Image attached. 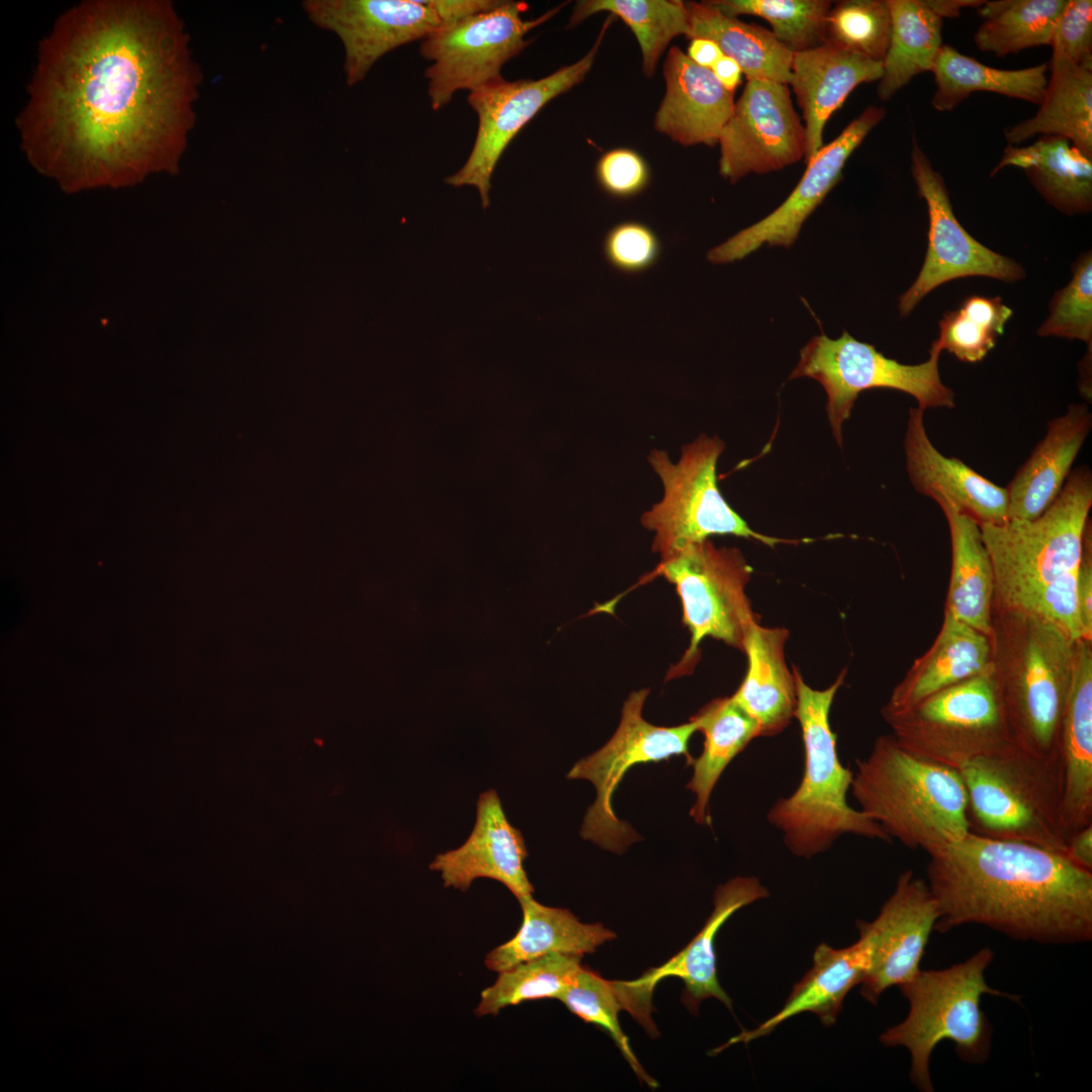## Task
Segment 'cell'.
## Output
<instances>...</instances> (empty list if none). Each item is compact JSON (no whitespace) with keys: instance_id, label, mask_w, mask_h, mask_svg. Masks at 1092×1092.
<instances>
[{"instance_id":"obj_1","label":"cell","mask_w":1092,"mask_h":1092,"mask_svg":"<svg viewBox=\"0 0 1092 1092\" xmlns=\"http://www.w3.org/2000/svg\"><path fill=\"white\" fill-rule=\"evenodd\" d=\"M168 0H86L39 43L16 125L39 173L68 191L176 174L202 73Z\"/></svg>"},{"instance_id":"obj_2","label":"cell","mask_w":1092,"mask_h":1092,"mask_svg":"<svg viewBox=\"0 0 1092 1092\" xmlns=\"http://www.w3.org/2000/svg\"><path fill=\"white\" fill-rule=\"evenodd\" d=\"M928 855L935 931L975 923L1023 941L1091 940L1092 872L1066 854L970 831Z\"/></svg>"},{"instance_id":"obj_3","label":"cell","mask_w":1092,"mask_h":1092,"mask_svg":"<svg viewBox=\"0 0 1092 1092\" xmlns=\"http://www.w3.org/2000/svg\"><path fill=\"white\" fill-rule=\"evenodd\" d=\"M797 692L794 714L800 724L804 770L797 789L769 808L766 819L783 835L789 851L807 859L828 850L842 835L853 834L890 842L878 823L847 802L853 771L838 756L830 710L843 685L845 669L826 689L808 686L793 666Z\"/></svg>"},{"instance_id":"obj_4","label":"cell","mask_w":1092,"mask_h":1092,"mask_svg":"<svg viewBox=\"0 0 1092 1092\" xmlns=\"http://www.w3.org/2000/svg\"><path fill=\"white\" fill-rule=\"evenodd\" d=\"M850 790L859 810L908 848L928 854L971 831L960 771L911 753L893 734L856 761Z\"/></svg>"},{"instance_id":"obj_5","label":"cell","mask_w":1092,"mask_h":1092,"mask_svg":"<svg viewBox=\"0 0 1092 1092\" xmlns=\"http://www.w3.org/2000/svg\"><path fill=\"white\" fill-rule=\"evenodd\" d=\"M993 665L1012 741L1039 756H1060V724L1075 643L1037 617L992 608Z\"/></svg>"},{"instance_id":"obj_6","label":"cell","mask_w":1092,"mask_h":1092,"mask_svg":"<svg viewBox=\"0 0 1092 1092\" xmlns=\"http://www.w3.org/2000/svg\"><path fill=\"white\" fill-rule=\"evenodd\" d=\"M994 953L982 948L968 960L942 970H920L899 987L909 1003L906 1018L883 1032L887 1048L902 1045L911 1056L910 1080L923 1092H932L929 1061L943 1040L954 1043L958 1057L969 1064H983L991 1051L992 1027L981 1008L983 995L1017 1001L987 984L985 972Z\"/></svg>"},{"instance_id":"obj_7","label":"cell","mask_w":1092,"mask_h":1092,"mask_svg":"<svg viewBox=\"0 0 1092 1092\" xmlns=\"http://www.w3.org/2000/svg\"><path fill=\"white\" fill-rule=\"evenodd\" d=\"M972 832L1066 854L1064 778L1060 756L1032 754L1014 742L958 769Z\"/></svg>"},{"instance_id":"obj_8","label":"cell","mask_w":1092,"mask_h":1092,"mask_svg":"<svg viewBox=\"0 0 1092 1092\" xmlns=\"http://www.w3.org/2000/svg\"><path fill=\"white\" fill-rule=\"evenodd\" d=\"M725 448L717 436L701 435L681 447L677 462L666 451L652 450L648 462L658 475L662 498L641 516V524L654 534L652 551L665 560L688 546L714 535L753 539L769 547L797 544L752 530L722 495L716 467Z\"/></svg>"},{"instance_id":"obj_9","label":"cell","mask_w":1092,"mask_h":1092,"mask_svg":"<svg viewBox=\"0 0 1092 1092\" xmlns=\"http://www.w3.org/2000/svg\"><path fill=\"white\" fill-rule=\"evenodd\" d=\"M1092 507V474L1072 470L1059 495L1037 518L982 525L995 580L993 603L1075 570Z\"/></svg>"},{"instance_id":"obj_10","label":"cell","mask_w":1092,"mask_h":1092,"mask_svg":"<svg viewBox=\"0 0 1092 1092\" xmlns=\"http://www.w3.org/2000/svg\"><path fill=\"white\" fill-rule=\"evenodd\" d=\"M881 713L903 748L956 769L1013 742L994 665L912 707Z\"/></svg>"},{"instance_id":"obj_11","label":"cell","mask_w":1092,"mask_h":1092,"mask_svg":"<svg viewBox=\"0 0 1092 1092\" xmlns=\"http://www.w3.org/2000/svg\"><path fill=\"white\" fill-rule=\"evenodd\" d=\"M942 349L935 340L926 361L907 365L887 358L873 345L857 341L846 331L837 339L824 334L813 337L800 350V360L790 379L809 377L827 395V417L837 444L858 394L872 388H890L912 395L918 408L953 407L954 392L942 383L938 360Z\"/></svg>"},{"instance_id":"obj_12","label":"cell","mask_w":1092,"mask_h":1092,"mask_svg":"<svg viewBox=\"0 0 1092 1092\" xmlns=\"http://www.w3.org/2000/svg\"><path fill=\"white\" fill-rule=\"evenodd\" d=\"M751 573L738 548L717 547L709 539L660 560L651 576H662L675 585L682 622L691 633L689 648L667 678L693 671L706 637L743 651L748 627L759 621L746 595Z\"/></svg>"},{"instance_id":"obj_13","label":"cell","mask_w":1092,"mask_h":1092,"mask_svg":"<svg viewBox=\"0 0 1092 1092\" xmlns=\"http://www.w3.org/2000/svg\"><path fill=\"white\" fill-rule=\"evenodd\" d=\"M566 3L535 19H524V1L500 5L443 25L422 40L421 55L431 64L425 71L431 107L439 110L460 90L473 91L503 79L504 65L529 44L525 36L553 17Z\"/></svg>"},{"instance_id":"obj_14","label":"cell","mask_w":1092,"mask_h":1092,"mask_svg":"<svg viewBox=\"0 0 1092 1092\" xmlns=\"http://www.w3.org/2000/svg\"><path fill=\"white\" fill-rule=\"evenodd\" d=\"M649 690L632 692L624 702L620 724L610 740L598 751L578 760L567 778L589 781L597 798L588 808L580 835L601 847L623 851L638 840L637 834L620 821L612 806V797L629 768L636 764L659 762L684 755L691 765L690 740L698 731L695 721L672 726H656L642 716Z\"/></svg>"},{"instance_id":"obj_15","label":"cell","mask_w":1092,"mask_h":1092,"mask_svg":"<svg viewBox=\"0 0 1092 1092\" xmlns=\"http://www.w3.org/2000/svg\"><path fill=\"white\" fill-rule=\"evenodd\" d=\"M612 17L610 15L605 21L593 48L577 62L540 79L507 81L503 78L470 91L467 101L478 118L476 136L463 166L445 178V182L453 187H475L482 207L487 208L491 178L505 150L549 101L584 79Z\"/></svg>"},{"instance_id":"obj_16","label":"cell","mask_w":1092,"mask_h":1092,"mask_svg":"<svg viewBox=\"0 0 1092 1092\" xmlns=\"http://www.w3.org/2000/svg\"><path fill=\"white\" fill-rule=\"evenodd\" d=\"M911 173L919 197L928 211V245L921 270L899 298V312L908 315L931 290L958 278L990 277L1004 282L1024 278V269L973 238L957 219L942 176L916 141L911 152Z\"/></svg>"},{"instance_id":"obj_17","label":"cell","mask_w":1092,"mask_h":1092,"mask_svg":"<svg viewBox=\"0 0 1092 1092\" xmlns=\"http://www.w3.org/2000/svg\"><path fill=\"white\" fill-rule=\"evenodd\" d=\"M719 172L735 183L744 176L778 171L805 156V126L788 85L750 79L721 130Z\"/></svg>"},{"instance_id":"obj_18","label":"cell","mask_w":1092,"mask_h":1092,"mask_svg":"<svg viewBox=\"0 0 1092 1092\" xmlns=\"http://www.w3.org/2000/svg\"><path fill=\"white\" fill-rule=\"evenodd\" d=\"M768 896L769 892L754 877H736L719 886L710 917L679 952L635 980L613 981L622 1009L651 1035H656L657 1029L651 1018L654 1010L652 994L661 980L674 977L685 984L682 1001L690 1010L696 1012L700 1002L708 998H716L731 1010L732 1001L717 978L715 939L719 929L736 911Z\"/></svg>"},{"instance_id":"obj_19","label":"cell","mask_w":1092,"mask_h":1092,"mask_svg":"<svg viewBox=\"0 0 1092 1092\" xmlns=\"http://www.w3.org/2000/svg\"><path fill=\"white\" fill-rule=\"evenodd\" d=\"M302 7L311 23L339 37L348 86L363 81L389 52L442 26L425 0H305Z\"/></svg>"},{"instance_id":"obj_20","label":"cell","mask_w":1092,"mask_h":1092,"mask_svg":"<svg viewBox=\"0 0 1092 1092\" xmlns=\"http://www.w3.org/2000/svg\"><path fill=\"white\" fill-rule=\"evenodd\" d=\"M937 919V902L927 882L911 870L902 873L878 916L872 922L856 921L870 948V966L860 983L864 999L876 1005L888 988L918 974Z\"/></svg>"},{"instance_id":"obj_21","label":"cell","mask_w":1092,"mask_h":1092,"mask_svg":"<svg viewBox=\"0 0 1092 1092\" xmlns=\"http://www.w3.org/2000/svg\"><path fill=\"white\" fill-rule=\"evenodd\" d=\"M885 116V109L870 106L853 119L830 144L807 163L801 180L772 212L711 249L707 259L712 264L741 260L762 245L790 248L801 228L826 195L837 184L846 161L870 131Z\"/></svg>"},{"instance_id":"obj_22","label":"cell","mask_w":1092,"mask_h":1092,"mask_svg":"<svg viewBox=\"0 0 1092 1092\" xmlns=\"http://www.w3.org/2000/svg\"><path fill=\"white\" fill-rule=\"evenodd\" d=\"M527 856L521 831L510 823L496 791L489 789L478 797L467 839L437 854L429 868L440 873L446 888L466 892L474 880L486 878L503 884L519 901L534 893L524 868Z\"/></svg>"},{"instance_id":"obj_23","label":"cell","mask_w":1092,"mask_h":1092,"mask_svg":"<svg viewBox=\"0 0 1092 1092\" xmlns=\"http://www.w3.org/2000/svg\"><path fill=\"white\" fill-rule=\"evenodd\" d=\"M924 411L909 410L904 439L909 479L917 492L945 499L980 526L1008 521V493L958 458L942 455L931 443L923 421Z\"/></svg>"},{"instance_id":"obj_24","label":"cell","mask_w":1092,"mask_h":1092,"mask_svg":"<svg viewBox=\"0 0 1092 1092\" xmlns=\"http://www.w3.org/2000/svg\"><path fill=\"white\" fill-rule=\"evenodd\" d=\"M663 76L666 91L654 128L682 146L716 145L732 114L734 94L676 47L667 53Z\"/></svg>"},{"instance_id":"obj_25","label":"cell","mask_w":1092,"mask_h":1092,"mask_svg":"<svg viewBox=\"0 0 1092 1092\" xmlns=\"http://www.w3.org/2000/svg\"><path fill=\"white\" fill-rule=\"evenodd\" d=\"M882 74L883 63L829 41L793 54L790 85L805 120L806 163L823 148L824 126L847 96L858 85L880 80Z\"/></svg>"},{"instance_id":"obj_26","label":"cell","mask_w":1092,"mask_h":1092,"mask_svg":"<svg viewBox=\"0 0 1092 1092\" xmlns=\"http://www.w3.org/2000/svg\"><path fill=\"white\" fill-rule=\"evenodd\" d=\"M1063 821L1070 837L1092 824V641L1075 643L1072 677L1060 724Z\"/></svg>"},{"instance_id":"obj_27","label":"cell","mask_w":1092,"mask_h":1092,"mask_svg":"<svg viewBox=\"0 0 1092 1092\" xmlns=\"http://www.w3.org/2000/svg\"><path fill=\"white\" fill-rule=\"evenodd\" d=\"M1091 428L1092 414L1085 403H1071L1048 423L1045 436L1006 487L1008 520L1035 519L1053 504Z\"/></svg>"},{"instance_id":"obj_28","label":"cell","mask_w":1092,"mask_h":1092,"mask_svg":"<svg viewBox=\"0 0 1092 1092\" xmlns=\"http://www.w3.org/2000/svg\"><path fill=\"white\" fill-rule=\"evenodd\" d=\"M869 966V945L860 936L855 943L844 948L820 943L814 951L812 968L794 985L781 1010L754 1029L741 1031L731 1037L713 1050L712 1055L732 1044L747 1043L765 1036L784 1021L803 1012L816 1014L824 1026L833 1025L845 996L861 983Z\"/></svg>"},{"instance_id":"obj_29","label":"cell","mask_w":1092,"mask_h":1092,"mask_svg":"<svg viewBox=\"0 0 1092 1092\" xmlns=\"http://www.w3.org/2000/svg\"><path fill=\"white\" fill-rule=\"evenodd\" d=\"M993 667L991 637L944 612L930 648L893 689L882 711H901Z\"/></svg>"},{"instance_id":"obj_30","label":"cell","mask_w":1092,"mask_h":1092,"mask_svg":"<svg viewBox=\"0 0 1092 1092\" xmlns=\"http://www.w3.org/2000/svg\"><path fill=\"white\" fill-rule=\"evenodd\" d=\"M788 638L786 628L764 627L759 621L750 624L744 637L747 670L732 697L758 722L762 737L785 730L796 711L795 678L785 659Z\"/></svg>"},{"instance_id":"obj_31","label":"cell","mask_w":1092,"mask_h":1092,"mask_svg":"<svg viewBox=\"0 0 1092 1092\" xmlns=\"http://www.w3.org/2000/svg\"><path fill=\"white\" fill-rule=\"evenodd\" d=\"M1005 167L1022 169L1043 199L1063 213L1092 208V156L1064 138L1041 135L1029 146L1008 145L990 176Z\"/></svg>"},{"instance_id":"obj_32","label":"cell","mask_w":1092,"mask_h":1092,"mask_svg":"<svg viewBox=\"0 0 1092 1092\" xmlns=\"http://www.w3.org/2000/svg\"><path fill=\"white\" fill-rule=\"evenodd\" d=\"M948 524L951 568L944 612L991 637L995 580L980 525L951 503L937 498Z\"/></svg>"},{"instance_id":"obj_33","label":"cell","mask_w":1092,"mask_h":1092,"mask_svg":"<svg viewBox=\"0 0 1092 1092\" xmlns=\"http://www.w3.org/2000/svg\"><path fill=\"white\" fill-rule=\"evenodd\" d=\"M519 903L523 913L519 930L512 939L485 957V966L491 971L499 973L553 952L582 957L616 938V934L602 924L582 923L569 910L545 906L533 896L521 899Z\"/></svg>"},{"instance_id":"obj_34","label":"cell","mask_w":1092,"mask_h":1092,"mask_svg":"<svg viewBox=\"0 0 1092 1092\" xmlns=\"http://www.w3.org/2000/svg\"><path fill=\"white\" fill-rule=\"evenodd\" d=\"M1049 79L1039 109L1030 118L1005 130L1015 146L1035 134L1060 136L1092 156V70L1066 60L1051 59Z\"/></svg>"},{"instance_id":"obj_35","label":"cell","mask_w":1092,"mask_h":1092,"mask_svg":"<svg viewBox=\"0 0 1092 1092\" xmlns=\"http://www.w3.org/2000/svg\"><path fill=\"white\" fill-rule=\"evenodd\" d=\"M704 735L703 751L691 765L694 774L687 788L696 795L690 815L699 824H711L709 802L727 765L751 740L761 736L758 722L730 697L717 698L694 716Z\"/></svg>"},{"instance_id":"obj_36","label":"cell","mask_w":1092,"mask_h":1092,"mask_svg":"<svg viewBox=\"0 0 1092 1092\" xmlns=\"http://www.w3.org/2000/svg\"><path fill=\"white\" fill-rule=\"evenodd\" d=\"M689 38L713 40L723 55L733 59L747 80L762 79L790 85L793 53L759 25L723 14L708 1L686 2Z\"/></svg>"},{"instance_id":"obj_37","label":"cell","mask_w":1092,"mask_h":1092,"mask_svg":"<svg viewBox=\"0 0 1092 1092\" xmlns=\"http://www.w3.org/2000/svg\"><path fill=\"white\" fill-rule=\"evenodd\" d=\"M936 90L931 103L937 111H950L974 92H991L1039 105L1048 79L1049 64L1004 70L986 66L943 44L933 69Z\"/></svg>"},{"instance_id":"obj_38","label":"cell","mask_w":1092,"mask_h":1092,"mask_svg":"<svg viewBox=\"0 0 1092 1092\" xmlns=\"http://www.w3.org/2000/svg\"><path fill=\"white\" fill-rule=\"evenodd\" d=\"M891 36L878 96L889 100L916 75L931 72L942 48L943 18L927 0H887Z\"/></svg>"},{"instance_id":"obj_39","label":"cell","mask_w":1092,"mask_h":1092,"mask_svg":"<svg viewBox=\"0 0 1092 1092\" xmlns=\"http://www.w3.org/2000/svg\"><path fill=\"white\" fill-rule=\"evenodd\" d=\"M609 12L621 18L637 38L642 53V68L651 78L659 58L676 36L690 34L686 2L679 0H583L577 1L567 28L587 17Z\"/></svg>"},{"instance_id":"obj_40","label":"cell","mask_w":1092,"mask_h":1092,"mask_svg":"<svg viewBox=\"0 0 1092 1092\" xmlns=\"http://www.w3.org/2000/svg\"><path fill=\"white\" fill-rule=\"evenodd\" d=\"M1067 0L984 1L978 13L982 24L974 35L979 50L1006 57L1023 50L1050 46L1057 19Z\"/></svg>"},{"instance_id":"obj_41","label":"cell","mask_w":1092,"mask_h":1092,"mask_svg":"<svg viewBox=\"0 0 1092 1092\" xmlns=\"http://www.w3.org/2000/svg\"><path fill=\"white\" fill-rule=\"evenodd\" d=\"M580 962L581 956L553 952L502 971L494 984L481 992L475 1014L496 1015L526 1001L558 1000L573 982Z\"/></svg>"},{"instance_id":"obj_42","label":"cell","mask_w":1092,"mask_h":1092,"mask_svg":"<svg viewBox=\"0 0 1092 1092\" xmlns=\"http://www.w3.org/2000/svg\"><path fill=\"white\" fill-rule=\"evenodd\" d=\"M723 14L753 15L766 20L776 38L793 54L826 41V20L832 6L826 0H713Z\"/></svg>"},{"instance_id":"obj_43","label":"cell","mask_w":1092,"mask_h":1092,"mask_svg":"<svg viewBox=\"0 0 1092 1092\" xmlns=\"http://www.w3.org/2000/svg\"><path fill=\"white\" fill-rule=\"evenodd\" d=\"M1012 313L1000 296L972 295L959 309L943 314L936 341L963 362H980L994 348Z\"/></svg>"},{"instance_id":"obj_44","label":"cell","mask_w":1092,"mask_h":1092,"mask_svg":"<svg viewBox=\"0 0 1092 1092\" xmlns=\"http://www.w3.org/2000/svg\"><path fill=\"white\" fill-rule=\"evenodd\" d=\"M558 1000L580 1019L607 1032L637 1077L650 1088H657L656 1080L642 1068L620 1026L618 1013L622 1006L613 981H608L581 966L573 982Z\"/></svg>"},{"instance_id":"obj_45","label":"cell","mask_w":1092,"mask_h":1092,"mask_svg":"<svg viewBox=\"0 0 1092 1092\" xmlns=\"http://www.w3.org/2000/svg\"><path fill=\"white\" fill-rule=\"evenodd\" d=\"M891 36L887 0H846L831 6L826 20V41L853 54L883 63Z\"/></svg>"},{"instance_id":"obj_46","label":"cell","mask_w":1092,"mask_h":1092,"mask_svg":"<svg viewBox=\"0 0 1092 1092\" xmlns=\"http://www.w3.org/2000/svg\"><path fill=\"white\" fill-rule=\"evenodd\" d=\"M1050 314L1037 330L1040 337H1060L1092 344V254H1081L1072 265L1069 283L1056 291Z\"/></svg>"},{"instance_id":"obj_47","label":"cell","mask_w":1092,"mask_h":1092,"mask_svg":"<svg viewBox=\"0 0 1092 1092\" xmlns=\"http://www.w3.org/2000/svg\"><path fill=\"white\" fill-rule=\"evenodd\" d=\"M1077 569L1078 567L1048 583L1016 593L1002 602L993 603L992 608L1037 617L1079 640L1081 629L1076 598Z\"/></svg>"},{"instance_id":"obj_48","label":"cell","mask_w":1092,"mask_h":1092,"mask_svg":"<svg viewBox=\"0 0 1092 1092\" xmlns=\"http://www.w3.org/2000/svg\"><path fill=\"white\" fill-rule=\"evenodd\" d=\"M603 253L617 272L637 275L652 268L661 254L658 236L639 221H624L613 226L603 241Z\"/></svg>"},{"instance_id":"obj_49","label":"cell","mask_w":1092,"mask_h":1092,"mask_svg":"<svg viewBox=\"0 0 1092 1092\" xmlns=\"http://www.w3.org/2000/svg\"><path fill=\"white\" fill-rule=\"evenodd\" d=\"M1052 59L1092 70V1L1067 0L1051 39Z\"/></svg>"},{"instance_id":"obj_50","label":"cell","mask_w":1092,"mask_h":1092,"mask_svg":"<svg viewBox=\"0 0 1092 1092\" xmlns=\"http://www.w3.org/2000/svg\"><path fill=\"white\" fill-rule=\"evenodd\" d=\"M597 179L601 187L616 198H630L642 192L649 182V170L634 151L616 149L598 162Z\"/></svg>"},{"instance_id":"obj_51","label":"cell","mask_w":1092,"mask_h":1092,"mask_svg":"<svg viewBox=\"0 0 1092 1092\" xmlns=\"http://www.w3.org/2000/svg\"><path fill=\"white\" fill-rule=\"evenodd\" d=\"M1076 598L1081 639L1092 641V542L1090 522L1084 533L1082 555L1077 569Z\"/></svg>"},{"instance_id":"obj_52","label":"cell","mask_w":1092,"mask_h":1092,"mask_svg":"<svg viewBox=\"0 0 1092 1092\" xmlns=\"http://www.w3.org/2000/svg\"><path fill=\"white\" fill-rule=\"evenodd\" d=\"M439 18L442 26L488 11L504 0H425Z\"/></svg>"},{"instance_id":"obj_53","label":"cell","mask_w":1092,"mask_h":1092,"mask_svg":"<svg viewBox=\"0 0 1092 1092\" xmlns=\"http://www.w3.org/2000/svg\"><path fill=\"white\" fill-rule=\"evenodd\" d=\"M1066 856L1077 866L1092 872V824L1072 834Z\"/></svg>"},{"instance_id":"obj_54","label":"cell","mask_w":1092,"mask_h":1092,"mask_svg":"<svg viewBox=\"0 0 1092 1092\" xmlns=\"http://www.w3.org/2000/svg\"><path fill=\"white\" fill-rule=\"evenodd\" d=\"M687 56L698 66L711 70L723 53L713 40L695 37L691 39Z\"/></svg>"},{"instance_id":"obj_55","label":"cell","mask_w":1092,"mask_h":1092,"mask_svg":"<svg viewBox=\"0 0 1092 1092\" xmlns=\"http://www.w3.org/2000/svg\"><path fill=\"white\" fill-rule=\"evenodd\" d=\"M712 73L719 83L728 91L734 90L741 83L742 70L731 58L723 55L712 67Z\"/></svg>"},{"instance_id":"obj_56","label":"cell","mask_w":1092,"mask_h":1092,"mask_svg":"<svg viewBox=\"0 0 1092 1092\" xmlns=\"http://www.w3.org/2000/svg\"><path fill=\"white\" fill-rule=\"evenodd\" d=\"M931 9L940 17H956L964 8L980 7L984 1L977 0H927Z\"/></svg>"},{"instance_id":"obj_57","label":"cell","mask_w":1092,"mask_h":1092,"mask_svg":"<svg viewBox=\"0 0 1092 1092\" xmlns=\"http://www.w3.org/2000/svg\"><path fill=\"white\" fill-rule=\"evenodd\" d=\"M1088 371L1091 372V348H1089V352H1087V354L1085 355V357L1081 361L1080 370H1079V372H1080V385H1079L1080 392H1081L1082 396L1085 399H1087V400L1089 399V401H1090L1091 400V382L1088 381Z\"/></svg>"}]
</instances>
